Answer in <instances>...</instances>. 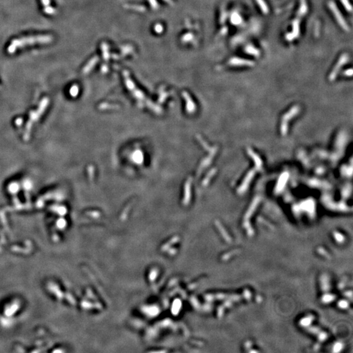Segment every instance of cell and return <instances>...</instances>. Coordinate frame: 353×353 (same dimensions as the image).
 I'll use <instances>...</instances> for the list:
<instances>
[{"instance_id":"obj_1","label":"cell","mask_w":353,"mask_h":353,"mask_svg":"<svg viewBox=\"0 0 353 353\" xmlns=\"http://www.w3.org/2000/svg\"><path fill=\"white\" fill-rule=\"evenodd\" d=\"M53 37L49 35H35V36L24 37L21 38L13 39L10 45L7 48V52L9 54L15 53L17 49L22 48L26 46L32 45L36 43L45 44L53 41Z\"/></svg>"},{"instance_id":"obj_2","label":"cell","mask_w":353,"mask_h":353,"mask_svg":"<svg viewBox=\"0 0 353 353\" xmlns=\"http://www.w3.org/2000/svg\"><path fill=\"white\" fill-rule=\"evenodd\" d=\"M329 7L331 9V11L333 13V15L335 16V17L336 18V20H337V22L340 24V25L342 26L343 29L346 31H349V26L347 24V23H346L345 20H344V18H343V16L342 15V14H341L340 11H339V9L337 8V7H336L335 4L334 3V2L333 1H330L329 2Z\"/></svg>"},{"instance_id":"obj_3","label":"cell","mask_w":353,"mask_h":353,"mask_svg":"<svg viewBox=\"0 0 353 353\" xmlns=\"http://www.w3.org/2000/svg\"><path fill=\"white\" fill-rule=\"evenodd\" d=\"M228 63L234 66H252L254 64V63L250 60L236 57L231 58Z\"/></svg>"},{"instance_id":"obj_4","label":"cell","mask_w":353,"mask_h":353,"mask_svg":"<svg viewBox=\"0 0 353 353\" xmlns=\"http://www.w3.org/2000/svg\"><path fill=\"white\" fill-rule=\"evenodd\" d=\"M347 59H348V56H347V54H343V55L342 56V57L340 58V60L338 61L337 64L336 65V67H335V69H334L333 73H331V75H333V76H331V77H334V75L336 74V73L339 72V71H338L339 69H340L341 67H342V66L343 64H344V63H345L346 62H347Z\"/></svg>"},{"instance_id":"obj_5","label":"cell","mask_w":353,"mask_h":353,"mask_svg":"<svg viewBox=\"0 0 353 353\" xmlns=\"http://www.w3.org/2000/svg\"><path fill=\"white\" fill-rule=\"evenodd\" d=\"M98 57H96V56H95V57L92 58L91 60L88 62L86 66L84 67L83 72L84 73H88L91 70V69L94 67V66L96 65V63L98 62Z\"/></svg>"},{"instance_id":"obj_6","label":"cell","mask_w":353,"mask_h":353,"mask_svg":"<svg viewBox=\"0 0 353 353\" xmlns=\"http://www.w3.org/2000/svg\"><path fill=\"white\" fill-rule=\"evenodd\" d=\"M301 6L298 11V15L300 16H303L306 14L307 11V5L305 0H301Z\"/></svg>"},{"instance_id":"obj_7","label":"cell","mask_w":353,"mask_h":353,"mask_svg":"<svg viewBox=\"0 0 353 353\" xmlns=\"http://www.w3.org/2000/svg\"><path fill=\"white\" fill-rule=\"evenodd\" d=\"M245 51L247 52V53L252 54V55L253 56H260V51H258V49H255L254 47H253L252 46H247L245 49Z\"/></svg>"},{"instance_id":"obj_8","label":"cell","mask_w":353,"mask_h":353,"mask_svg":"<svg viewBox=\"0 0 353 353\" xmlns=\"http://www.w3.org/2000/svg\"><path fill=\"white\" fill-rule=\"evenodd\" d=\"M256 3L258 4V5L260 6V7L263 11V13H264L265 14H267L268 13V7H267V5L264 0H256Z\"/></svg>"},{"instance_id":"obj_9","label":"cell","mask_w":353,"mask_h":353,"mask_svg":"<svg viewBox=\"0 0 353 353\" xmlns=\"http://www.w3.org/2000/svg\"><path fill=\"white\" fill-rule=\"evenodd\" d=\"M232 22L234 24H239L241 22V18L239 16V15H238V13H234L233 15L232 16Z\"/></svg>"},{"instance_id":"obj_10","label":"cell","mask_w":353,"mask_h":353,"mask_svg":"<svg viewBox=\"0 0 353 353\" xmlns=\"http://www.w3.org/2000/svg\"><path fill=\"white\" fill-rule=\"evenodd\" d=\"M43 11L46 14H48V15H54V14H56V10L54 8H53V7L48 5L45 7V8L43 9Z\"/></svg>"},{"instance_id":"obj_11","label":"cell","mask_w":353,"mask_h":353,"mask_svg":"<svg viewBox=\"0 0 353 353\" xmlns=\"http://www.w3.org/2000/svg\"><path fill=\"white\" fill-rule=\"evenodd\" d=\"M342 2V3L344 7H345V9H347V11H349L350 12L352 11V7L350 5V4L349 3V1H348V0H341Z\"/></svg>"},{"instance_id":"obj_12","label":"cell","mask_w":353,"mask_h":353,"mask_svg":"<svg viewBox=\"0 0 353 353\" xmlns=\"http://www.w3.org/2000/svg\"><path fill=\"white\" fill-rule=\"evenodd\" d=\"M71 94H72V95H75V94H77L78 92V88L77 86H73L72 88H71Z\"/></svg>"},{"instance_id":"obj_13","label":"cell","mask_w":353,"mask_h":353,"mask_svg":"<svg viewBox=\"0 0 353 353\" xmlns=\"http://www.w3.org/2000/svg\"><path fill=\"white\" fill-rule=\"evenodd\" d=\"M41 1L44 7L50 5V3H51V0H41Z\"/></svg>"},{"instance_id":"obj_14","label":"cell","mask_w":353,"mask_h":353,"mask_svg":"<svg viewBox=\"0 0 353 353\" xmlns=\"http://www.w3.org/2000/svg\"><path fill=\"white\" fill-rule=\"evenodd\" d=\"M156 30L157 32H161L162 30V27L161 26V25H157L156 26Z\"/></svg>"}]
</instances>
